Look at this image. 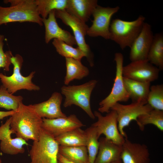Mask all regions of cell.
<instances>
[{"label": "cell", "mask_w": 163, "mask_h": 163, "mask_svg": "<svg viewBox=\"0 0 163 163\" xmlns=\"http://www.w3.org/2000/svg\"><path fill=\"white\" fill-rule=\"evenodd\" d=\"M11 117V129L17 137L22 138L26 141L38 139L43 118L31 104L27 105L21 103Z\"/></svg>", "instance_id": "6da1fadb"}, {"label": "cell", "mask_w": 163, "mask_h": 163, "mask_svg": "<svg viewBox=\"0 0 163 163\" xmlns=\"http://www.w3.org/2000/svg\"><path fill=\"white\" fill-rule=\"evenodd\" d=\"M42 19L35 0H21L18 4L9 7L0 5V26L11 22H29L42 26Z\"/></svg>", "instance_id": "7a4b0ae2"}, {"label": "cell", "mask_w": 163, "mask_h": 163, "mask_svg": "<svg viewBox=\"0 0 163 163\" xmlns=\"http://www.w3.org/2000/svg\"><path fill=\"white\" fill-rule=\"evenodd\" d=\"M145 19L142 15L132 21L113 19L110 27V39L118 44L122 50L130 47L140 32Z\"/></svg>", "instance_id": "3957f363"}, {"label": "cell", "mask_w": 163, "mask_h": 163, "mask_svg": "<svg viewBox=\"0 0 163 163\" xmlns=\"http://www.w3.org/2000/svg\"><path fill=\"white\" fill-rule=\"evenodd\" d=\"M97 82L91 80L79 85L62 86V94L65 98L63 105L66 107L73 105L78 106L92 119L95 118L91 109L90 100L91 93Z\"/></svg>", "instance_id": "277c9868"}, {"label": "cell", "mask_w": 163, "mask_h": 163, "mask_svg": "<svg viewBox=\"0 0 163 163\" xmlns=\"http://www.w3.org/2000/svg\"><path fill=\"white\" fill-rule=\"evenodd\" d=\"M59 146L55 138L41 128L29 152L31 163H58Z\"/></svg>", "instance_id": "5b68a950"}, {"label": "cell", "mask_w": 163, "mask_h": 163, "mask_svg": "<svg viewBox=\"0 0 163 163\" xmlns=\"http://www.w3.org/2000/svg\"><path fill=\"white\" fill-rule=\"evenodd\" d=\"M11 63L13 66V73L10 76H7L0 72V79L2 85L8 91L13 94L18 91L25 89L30 91H37L40 87L34 84L32 79L35 73L32 72L27 76H24L21 73V69L23 62L22 57L19 54L12 56Z\"/></svg>", "instance_id": "8992f818"}, {"label": "cell", "mask_w": 163, "mask_h": 163, "mask_svg": "<svg viewBox=\"0 0 163 163\" xmlns=\"http://www.w3.org/2000/svg\"><path fill=\"white\" fill-rule=\"evenodd\" d=\"M123 59V56L121 53H115L114 58L116 64L115 77L110 93L99 103L98 110L101 113H108L116 103L119 102H126L129 99L123 82L122 69Z\"/></svg>", "instance_id": "52a82bcc"}, {"label": "cell", "mask_w": 163, "mask_h": 163, "mask_svg": "<svg viewBox=\"0 0 163 163\" xmlns=\"http://www.w3.org/2000/svg\"><path fill=\"white\" fill-rule=\"evenodd\" d=\"M56 18L60 19L63 23L72 29L78 47L85 53L91 67L94 66V55L90 46L86 43L85 37L89 27L81 20L69 14L65 10H55Z\"/></svg>", "instance_id": "ba28073f"}, {"label": "cell", "mask_w": 163, "mask_h": 163, "mask_svg": "<svg viewBox=\"0 0 163 163\" xmlns=\"http://www.w3.org/2000/svg\"><path fill=\"white\" fill-rule=\"evenodd\" d=\"M94 114L95 117L97 118V120L91 125L96 129L99 138L103 134L107 139L117 144L122 145L125 138L118 130L116 112L110 110L105 116L97 111H94Z\"/></svg>", "instance_id": "9c48e42d"}, {"label": "cell", "mask_w": 163, "mask_h": 163, "mask_svg": "<svg viewBox=\"0 0 163 163\" xmlns=\"http://www.w3.org/2000/svg\"><path fill=\"white\" fill-rule=\"evenodd\" d=\"M153 109L149 104L132 103L123 105L119 102L116 103L110 110H113L117 115L118 127L120 133L125 138H127L124 128L128 126L133 120L136 122L140 115L146 113Z\"/></svg>", "instance_id": "30bf717a"}, {"label": "cell", "mask_w": 163, "mask_h": 163, "mask_svg": "<svg viewBox=\"0 0 163 163\" xmlns=\"http://www.w3.org/2000/svg\"><path fill=\"white\" fill-rule=\"evenodd\" d=\"M119 9L118 6L104 7L98 5L92 13V24L88 28L87 34L91 37L100 36L106 40L110 39L111 19Z\"/></svg>", "instance_id": "8fae6325"}, {"label": "cell", "mask_w": 163, "mask_h": 163, "mask_svg": "<svg viewBox=\"0 0 163 163\" xmlns=\"http://www.w3.org/2000/svg\"><path fill=\"white\" fill-rule=\"evenodd\" d=\"M160 71L158 68L145 60L131 62L123 66L122 73L125 78L151 83L158 79Z\"/></svg>", "instance_id": "7c38bea8"}, {"label": "cell", "mask_w": 163, "mask_h": 163, "mask_svg": "<svg viewBox=\"0 0 163 163\" xmlns=\"http://www.w3.org/2000/svg\"><path fill=\"white\" fill-rule=\"evenodd\" d=\"M154 37L151 25L144 22L140 32L130 47L131 62L147 60Z\"/></svg>", "instance_id": "4fadbf2b"}, {"label": "cell", "mask_w": 163, "mask_h": 163, "mask_svg": "<svg viewBox=\"0 0 163 163\" xmlns=\"http://www.w3.org/2000/svg\"><path fill=\"white\" fill-rule=\"evenodd\" d=\"M84 126L76 116L73 114L66 117L54 119L43 118L41 127L55 138Z\"/></svg>", "instance_id": "5bb4252c"}, {"label": "cell", "mask_w": 163, "mask_h": 163, "mask_svg": "<svg viewBox=\"0 0 163 163\" xmlns=\"http://www.w3.org/2000/svg\"><path fill=\"white\" fill-rule=\"evenodd\" d=\"M122 163H149L150 153L145 144L133 142L125 138L122 145Z\"/></svg>", "instance_id": "9a60e30c"}, {"label": "cell", "mask_w": 163, "mask_h": 163, "mask_svg": "<svg viewBox=\"0 0 163 163\" xmlns=\"http://www.w3.org/2000/svg\"><path fill=\"white\" fill-rule=\"evenodd\" d=\"M42 22L45 27V41L46 43H48L52 39H56L72 46L77 44L74 36L69 31L62 29L58 25L55 10L49 13L47 18H42Z\"/></svg>", "instance_id": "2e32d148"}, {"label": "cell", "mask_w": 163, "mask_h": 163, "mask_svg": "<svg viewBox=\"0 0 163 163\" xmlns=\"http://www.w3.org/2000/svg\"><path fill=\"white\" fill-rule=\"evenodd\" d=\"M62 99L60 93L55 92L47 100L31 104L38 115L42 118L54 119L67 117L62 111L61 105Z\"/></svg>", "instance_id": "e0dca14e"}, {"label": "cell", "mask_w": 163, "mask_h": 163, "mask_svg": "<svg viewBox=\"0 0 163 163\" xmlns=\"http://www.w3.org/2000/svg\"><path fill=\"white\" fill-rule=\"evenodd\" d=\"M98 151L94 163H111L120 159L122 145L117 144L105 137L99 140Z\"/></svg>", "instance_id": "ac0fdd59"}, {"label": "cell", "mask_w": 163, "mask_h": 163, "mask_svg": "<svg viewBox=\"0 0 163 163\" xmlns=\"http://www.w3.org/2000/svg\"><path fill=\"white\" fill-rule=\"evenodd\" d=\"M97 5V0H68L65 10L85 23Z\"/></svg>", "instance_id": "d6986e66"}, {"label": "cell", "mask_w": 163, "mask_h": 163, "mask_svg": "<svg viewBox=\"0 0 163 163\" xmlns=\"http://www.w3.org/2000/svg\"><path fill=\"white\" fill-rule=\"evenodd\" d=\"M123 82L132 103L147 104L150 82L137 81L123 77Z\"/></svg>", "instance_id": "ffe728a7"}, {"label": "cell", "mask_w": 163, "mask_h": 163, "mask_svg": "<svg viewBox=\"0 0 163 163\" xmlns=\"http://www.w3.org/2000/svg\"><path fill=\"white\" fill-rule=\"evenodd\" d=\"M66 74L64 83L68 85L74 80H80L88 76V69L83 65L81 61L71 58H65Z\"/></svg>", "instance_id": "44dd1931"}, {"label": "cell", "mask_w": 163, "mask_h": 163, "mask_svg": "<svg viewBox=\"0 0 163 163\" xmlns=\"http://www.w3.org/2000/svg\"><path fill=\"white\" fill-rule=\"evenodd\" d=\"M55 139L59 145L66 146L86 145L85 132L81 128L68 131L55 137Z\"/></svg>", "instance_id": "7402d4cb"}, {"label": "cell", "mask_w": 163, "mask_h": 163, "mask_svg": "<svg viewBox=\"0 0 163 163\" xmlns=\"http://www.w3.org/2000/svg\"><path fill=\"white\" fill-rule=\"evenodd\" d=\"M147 59L160 70L163 69V35L162 33L156 34L149 49Z\"/></svg>", "instance_id": "603a6c76"}, {"label": "cell", "mask_w": 163, "mask_h": 163, "mask_svg": "<svg viewBox=\"0 0 163 163\" xmlns=\"http://www.w3.org/2000/svg\"><path fill=\"white\" fill-rule=\"evenodd\" d=\"M59 153L66 158L76 163H88V155L85 146H59Z\"/></svg>", "instance_id": "cb8c5ba5"}, {"label": "cell", "mask_w": 163, "mask_h": 163, "mask_svg": "<svg viewBox=\"0 0 163 163\" xmlns=\"http://www.w3.org/2000/svg\"><path fill=\"white\" fill-rule=\"evenodd\" d=\"M1 141V150L5 153L11 155L24 153L25 151L24 146L28 145L22 138L18 137L13 138L11 135L5 136Z\"/></svg>", "instance_id": "d4e9b609"}, {"label": "cell", "mask_w": 163, "mask_h": 163, "mask_svg": "<svg viewBox=\"0 0 163 163\" xmlns=\"http://www.w3.org/2000/svg\"><path fill=\"white\" fill-rule=\"evenodd\" d=\"M140 129L143 131L145 126L152 124L163 131V111L153 109L147 113L139 116L136 122Z\"/></svg>", "instance_id": "484cf974"}, {"label": "cell", "mask_w": 163, "mask_h": 163, "mask_svg": "<svg viewBox=\"0 0 163 163\" xmlns=\"http://www.w3.org/2000/svg\"><path fill=\"white\" fill-rule=\"evenodd\" d=\"M67 1L68 0H35V3L40 16L43 18H46L53 10H65Z\"/></svg>", "instance_id": "4316f807"}, {"label": "cell", "mask_w": 163, "mask_h": 163, "mask_svg": "<svg viewBox=\"0 0 163 163\" xmlns=\"http://www.w3.org/2000/svg\"><path fill=\"white\" fill-rule=\"evenodd\" d=\"M86 137V147L88 155V163H94L98 153L99 138L95 128L92 126L85 130Z\"/></svg>", "instance_id": "83f0119b"}, {"label": "cell", "mask_w": 163, "mask_h": 163, "mask_svg": "<svg viewBox=\"0 0 163 163\" xmlns=\"http://www.w3.org/2000/svg\"><path fill=\"white\" fill-rule=\"evenodd\" d=\"M52 44L57 52L65 58H72L81 60L85 57L84 53L78 47L75 48L64 41L57 39H54Z\"/></svg>", "instance_id": "f1b7e54d"}, {"label": "cell", "mask_w": 163, "mask_h": 163, "mask_svg": "<svg viewBox=\"0 0 163 163\" xmlns=\"http://www.w3.org/2000/svg\"><path fill=\"white\" fill-rule=\"evenodd\" d=\"M23 99L21 96L9 93L2 85L0 87V108L8 110H17Z\"/></svg>", "instance_id": "f546056e"}, {"label": "cell", "mask_w": 163, "mask_h": 163, "mask_svg": "<svg viewBox=\"0 0 163 163\" xmlns=\"http://www.w3.org/2000/svg\"><path fill=\"white\" fill-rule=\"evenodd\" d=\"M147 104L153 109L163 111V85L158 84L150 86Z\"/></svg>", "instance_id": "4dcf8cb0"}, {"label": "cell", "mask_w": 163, "mask_h": 163, "mask_svg": "<svg viewBox=\"0 0 163 163\" xmlns=\"http://www.w3.org/2000/svg\"><path fill=\"white\" fill-rule=\"evenodd\" d=\"M4 35L0 34V68H2L5 71L8 72L11 64V59L13 55L11 51H4Z\"/></svg>", "instance_id": "1f68e13d"}, {"label": "cell", "mask_w": 163, "mask_h": 163, "mask_svg": "<svg viewBox=\"0 0 163 163\" xmlns=\"http://www.w3.org/2000/svg\"><path fill=\"white\" fill-rule=\"evenodd\" d=\"M11 119V116L9 119L7 120L4 124L0 126V140L5 136L13 133L10 128Z\"/></svg>", "instance_id": "d6a6232c"}, {"label": "cell", "mask_w": 163, "mask_h": 163, "mask_svg": "<svg viewBox=\"0 0 163 163\" xmlns=\"http://www.w3.org/2000/svg\"><path fill=\"white\" fill-rule=\"evenodd\" d=\"M16 110H11L8 111H0V120L3 119L4 118L12 116L16 111Z\"/></svg>", "instance_id": "836d02e7"}, {"label": "cell", "mask_w": 163, "mask_h": 163, "mask_svg": "<svg viewBox=\"0 0 163 163\" xmlns=\"http://www.w3.org/2000/svg\"><path fill=\"white\" fill-rule=\"evenodd\" d=\"M58 159L59 161L62 163H76L68 160L59 153L58 156Z\"/></svg>", "instance_id": "e575fe53"}, {"label": "cell", "mask_w": 163, "mask_h": 163, "mask_svg": "<svg viewBox=\"0 0 163 163\" xmlns=\"http://www.w3.org/2000/svg\"><path fill=\"white\" fill-rule=\"evenodd\" d=\"M111 163H122V162L121 159H119L114 161Z\"/></svg>", "instance_id": "d590c367"}, {"label": "cell", "mask_w": 163, "mask_h": 163, "mask_svg": "<svg viewBox=\"0 0 163 163\" xmlns=\"http://www.w3.org/2000/svg\"><path fill=\"white\" fill-rule=\"evenodd\" d=\"M0 163H2V160L1 159H0Z\"/></svg>", "instance_id": "8d00e7d4"}, {"label": "cell", "mask_w": 163, "mask_h": 163, "mask_svg": "<svg viewBox=\"0 0 163 163\" xmlns=\"http://www.w3.org/2000/svg\"><path fill=\"white\" fill-rule=\"evenodd\" d=\"M58 163H61V162H60L59 161Z\"/></svg>", "instance_id": "74e56055"}, {"label": "cell", "mask_w": 163, "mask_h": 163, "mask_svg": "<svg viewBox=\"0 0 163 163\" xmlns=\"http://www.w3.org/2000/svg\"><path fill=\"white\" fill-rule=\"evenodd\" d=\"M30 163H31V162Z\"/></svg>", "instance_id": "f35d334b"}]
</instances>
